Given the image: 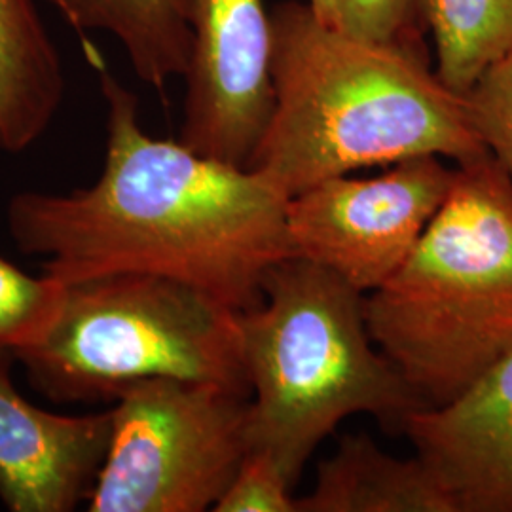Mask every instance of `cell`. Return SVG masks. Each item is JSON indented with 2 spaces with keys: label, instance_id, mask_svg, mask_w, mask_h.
<instances>
[{
  "label": "cell",
  "instance_id": "8",
  "mask_svg": "<svg viewBox=\"0 0 512 512\" xmlns=\"http://www.w3.org/2000/svg\"><path fill=\"white\" fill-rule=\"evenodd\" d=\"M190 31L184 147L247 167L274 110L272 18L264 0H183Z\"/></svg>",
  "mask_w": 512,
  "mask_h": 512
},
{
  "label": "cell",
  "instance_id": "16",
  "mask_svg": "<svg viewBox=\"0 0 512 512\" xmlns=\"http://www.w3.org/2000/svg\"><path fill=\"white\" fill-rule=\"evenodd\" d=\"M463 95L476 133L512 183V48Z\"/></svg>",
  "mask_w": 512,
  "mask_h": 512
},
{
  "label": "cell",
  "instance_id": "14",
  "mask_svg": "<svg viewBox=\"0 0 512 512\" xmlns=\"http://www.w3.org/2000/svg\"><path fill=\"white\" fill-rule=\"evenodd\" d=\"M420 18L440 80L461 95L512 48V0H420Z\"/></svg>",
  "mask_w": 512,
  "mask_h": 512
},
{
  "label": "cell",
  "instance_id": "10",
  "mask_svg": "<svg viewBox=\"0 0 512 512\" xmlns=\"http://www.w3.org/2000/svg\"><path fill=\"white\" fill-rule=\"evenodd\" d=\"M459 512H511L512 351L454 403L414 412L404 433Z\"/></svg>",
  "mask_w": 512,
  "mask_h": 512
},
{
  "label": "cell",
  "instance_id": "12",
  "mask_svg": "<svg viewBox=\"0 0 512 512\" xmlns=\"http://www.w3.org/2000/svg\"><path fill=\"white\" fill-rule=\"evenodd\" d=\"M65 74L35 0H0V150L19 154L48 131Z\"/></svg>",
  "mask_w": 512,
  "mask_h": 512
},
{
  "label": "cell",
  "instance_id": "15",
  "mask_svg": "<svg viewBox=\"0 0 512 512\" xmlns=\"http://www.w3.org/2000/svg\"><path fill=\"white\" fill-rule=\"evenodd\" d=\"M65 283L29 275L0 256V349L12 355L38 342L54 323Z\"/></svg>",
  "mask_w": 512,
  "mask_h": 512
},
{
  "label": "cell",
  "instance_id": "2",
  "mask_svg": "<svg viewBox=\"0 0 512 512\" xmlns=\"http://www.w3.org/2000/svg\"><path fill=\"white\" fill-rule=\"evenodd\" d=\"M272 18L274 110L249 169L289 198L313 184L378 165L488 156L465 95L450 90L421 40L370 42L287 0Z\"/></svg>",
  "mask_w": 512,
  "mask_h": 512
},
{
  "label": "cell",
  "instance_id": "7",
  "mask_svg": "<svg viewBox=\"0 0 512 512\" xmlns=\"http://www.w3.org/2000/svg\"><path fill=\"white\" fill-rule=\"evenodd\" d=\"M454 179L456 167L439 156H418L372 179L340 175L313 184L287 202L294 255L372 293L412 255Z\"/></svg>",
  "mask_w": 512,
  "mask_h": 512
},
{
  "label": "cell",
  "instance_id": "6",
  "mask_svg": "<svg viewBox=\"0 0 512 512\" xmlns=\"http://www.w3.org/2000/svg\"><path fill=\"white\" fill-rule=\"evenodd\" d=\"M249 397L177 378L120 389L88 511H213L251 450Z\"/></svg>",
  "mask_w": 512,
  "mask_h": 512
},
{
  "label": "cell",
  "instance_id": "18",
  "mask_svg": "<svg viewBox=\"0 0 512 512\" xmlns=\"http://www.w3.org/2000/svg\"><path fill=\"white\" fill-rule=\"evenodd\" d=\"M420 0H338V27L370 42H414Z\"/></svg>",
  "mask_w": 512,
  "mask_h": 512
},
{
  "label": "cell",
  "instance_id": "5",
  "mask_svg": "<svg viewBox=\"0 0 512 512\" xmlns=\"http://www.w3.org/2000/svg\"><path fill=\"white\" fill-rule=\"evenodd\" d=\"M59 403L114 401L126 385L177 378L249 393L239 311L160 275H95L65 283L46 334L14 353Z\"/></svg>",
  "mask_w": 512,
  "mask_h": 512
},
{
  "label": "cell",
  "instance_id": "3",
  "mask_svg": "<svg viewBox=\"0 0 512 512\" xmlns=\"http://www.w3.org/2000/svg\"><path fill=\"white\" fill-rule=\"evenodd\" d=\"M249 382V442L296 484L344 420L372 416L404 433L427 408L370 336L365 294L302 256L266 275L260 304L239 313Z\"/></svg>",
  "mask_w": 512,
  "mask_h": 512
},
{
  "label": "cell",
  "instance_id": "20",
  "mask_svg": "<svg viewBox=\"0 0 512 512\" xmlns=\"http://www.w3.org/2000/svg\"><path fill=\"white\" fill-rule=\"evenodd\" d=\"M511 512H512V484H511Z\"/></svg>",
  "mask_w": 512,
  "mask_h": 512
},
{
  "label": "cell",
  "instance_id": "11",
  "mask_svg": "<svg viewBox=\"0 0 512 512\" xmlns=\"http://www.w3.org/2000/svg\"><path fill=\"white\" fill-rule=\"evenodd\" d=\"M298 512H459L458 501L429 461L401 459L368 435H344L319 461Z\"/></svg>",
  "mask_w": 512,
  "mask_h": 512
},
{
  "label": "cell",
  "instance_id": "9",
  "mask_svg": "<svg viewBox=\"0 0 512 512\" xmlns=\"http://www.w3.org/2000/svg\"><path fill=\"white\" fill-rule=\"evenodd\" d=\"M0 349V501L12 512H69L92 494L109 450L110 410L63 416L29 403Z\"/></svg>",
  "mask_w": 512,
  "mask_h": 512
},
{
  "label": "cell",
  "instance_id": "17",
  "mask_svg": "<svg viewBox=\"0 0 512 512\" xmlns=\"http://www.w3.org/2000/svg\"><path fill=\"white\" fill-rule=\"evenodd\" d=\"M293 482L268 452L249 450L215 512H298Z\"/></svg>",
  "mask_w": 512,
  "mask_h": 512
},
{
  "label": "cell",
  "instance_id": "19",
  "mask_svg": "<svg viewBox=\"0 0 512 512\" xmlns=\"http://www.w3.org/2000/svg\"><path fill=\"white\" fill-rule=\"evenodd\" d=\"M323 23L338 27V0H306Z\"/></svg>",
  "mask_w": 512,
  "mask_h": 512
},
{
  "label": "cell",
  "instance_id": "4",
  "mask_svg": "<svg viewBox=\"0 0 512 512\" xmlns=\"http://www.w3.org/2000/svg\"><path fill=\"white\" fill-rule=\"evenodd\" d=\"M366 325L427 408L454 403L512 351V183L492 154L456 165L403 266L365 294Z\"/></svg>",
  "mask_w": 512,
  "mask_h": 512
},
{
  "label": "cell",
  "instance_id": "1",
  "mask_svg": "<svg viewBox=\"0 0 512 512\" xmlns=\"http://www.w3.org/2000/svg\"><path fill=\"white\" fill-rule=\"evenodd\" d=\"M107 103L99 179L71 194L21 192L8 232L63 283L152 274L181 281L232 310L260 304L270 270L294 255L289 196L260 171L148 135L137 95L86 48Z\"/></svg>",
  "mask_w": 512,
  "mask_h": 512
},
{
  "label": "cell",
  "instance_id": "13",
  "mask_svg": "<svg viewBox=\"0 0 512 512\" xmlns=\"http://www.w3.org/2000/svg\"><path fill=\"white\" fill-rule=\"evenodd\" d=\"M74 31H105L128 54L133 73L158 93L183 78L190 31L183 0H48Z\"/></svg>",
  "mask_w": 512,
  "mask_h": 512
}]
</instances>
